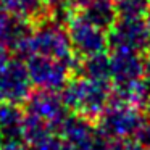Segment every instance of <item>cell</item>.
Wrapping results in <instances>:
<instances>
[{
	"instance_id": "7402d4cb",
	"label": "cell",
	"mask_w": 150,
	"mask_h": 150,
	"mask_svg": "<svg viewBox=\"0 0 150 150\" xmlns=\"http://www.w3.org/2000/svg\"><path fill=\"white\" fill-rule=\"evenodd\" d=\"M145 150H150V147H147V149H145Z\"/></svg>"
},
{
	"instance_id": "603a6c76",
	"label": "cell",
	"mask_w": 150,
	"mask_h": 150,
	"mask_svg": "<svg viewBox=\"0 0 150 150\" xmlns=\"http://www.w3.org/2000/svg\"><path fill=\"white\" fill-rule=\"evenodd\" d=\"M0 49H2V47H0Z\"/></svg>"
},
{
	"instance_id": "ffe728a7",
	"label": "cell",
	"mask_w": 150,
	"mask_h": 150,
	"mask_svg": "<svg viewBox=\"0 0 150 150\" xmlns=\"http://www.w3.org/2000/svg\"><path fill=\"white\" fill-rule=\"evenodd\" d=\"M145 21H147V26H149V29H150V13H149V16H147Z\"/></svg>"
},
{
	"instance_id": "9a60e30c",
	"label": "cell",
	"mask_w": 150,
	"mask_h": 150,
	"mask_svg": "<svg viewBox=\"0 0 150 150\" xmlns=\"http://www.w3.org/2000/svg\"><path fill=\"white\" fill-rule=\"evenodd\" d=\"M94 0H66V7H69L71 10L82 11L84 8H87Z\"/></svg>"
},
{
	"instance_id": "5bb4252c",
	"label": "cell",
	"mask_w": 150,
	"mask_h": 150,
	"mask_svg": "<svg viewBox=\"0 0 150 150\" xmlns=\"http://www.w3.org/2000/svg\"><path fill=\"white\" fill-rule=\"evenodd\" d=\"M134 140H137V142H139L142 147H145V149L150 147V121L147 120V118L142 123V126L139 127V131L136 132Z\"/></svg>"
},
{
	"instance_id": "7a4b0ae2",
	"label": "cell",
	"mask_w": 150,
	"mask_h": 150,
	"mask_svg": "<svg viewBox=\"0 0 150 150\" xmlns=\"http://www.w3.org/2000/svg\"><path fill=\"white\" fill-rule=\"evenodd\" d=\"M33 55H44L62 60L74 68H78V58L73 50L71 40L68 36V29L62 26V23L53 20H44L31 31L28 39L24 57L29 58Z\"/></svg>"
},
{
	"instance_id": "e0dca14e",
	"label": "cell",
	"mask_w": 150,
	"mask_h": 150,
	"mask_svg": "<svg viewBox=\"0 0 150 150\" xmlns=\"http://www.w3.org/2000/svg\"><path fill=\"white\" fill-rule=\"evenodd\" d=\"M120 150H145V147H142L137 140L131 139V140H124V144L121 145Z\"/></svg>"
},
{
	"instance_id": "9c48e42d",
	"label": "cell",
	"mask_w": 150,
	"mask_h": 150,
	"mask_svg": "<svg viewBox=\"0 0 150 150\" xmlns=\"http://www.w3.org/2000/svg\"><path fill=\"white\" fill-rule=\"evenodd\" d=\"M76 69L84 78L100 82H111V60L105 52L81 58Z\"/></svg>"
},
{
	"instance_id": "3957f363",
	"label": "cell",
	"mask_w": 150,
	"mask_h": 150,
	"mask_svg": "<svg viewBox=\"0 0 150 150\" xmlns=\"http://www.w3.org/2000/svg\"><path fill=\"white\" fill-rule=\"evenodd\" d=\"M145 121V115L140 108L118 100L111 95L110 103L103 110L95 123L97 127L107 139L111 140H131L142 123Z\"/></svg>"
},
{
	"instance_id": "30bf717a",
	"label": "cell",
	"mask_w": 150,
	"mask_h": 150,
	"mask_svg": "<svg viewBox=\"0 0 150 150\" xmlns=\"http://www.w3.org/2000/svg\"><path fill=\"white\" fill-rule=\"evenodd\" d=\"M81 15L105 31L110 29L118 18L113 0H94L87 8L81 11Z\"/></svg>"
},
{
	"instance_id": "52a82bcc",
	"label": "cell",
	"mask_w": 150,
	"mask_h": 150,
	"mask_svg": "<svg viewBox=\"0 0 150 150\" xmlns=\"http://www.w3.org/2000/svg\"><path fill=\"white\" fill-rule=\"evenodd\" d=\"M111 50L144 53L150 49V29L145 20H118L107 31Z\"/></svg>"
},
{
	"instance_id": "ba28073f",
	"label": "cell",
	"mask_w": 150,
	"mask_h": 150,
	"mask_svg": "<svg viewBox=\"0 0 150 150\" xmlns=\"http://www.w3.org/2000/svg\"><path fill=\"white\" fill-rule=\"evenodd\" d=\"M111 60V84L115 91H123L144 79L142 53L129 50H113Z\"/></svg>"
},
{
	"instance_id": "2e32d148",
	"label": "cell",
	"mask_w": 150,
	"mask_h": 150,
	"mask_svg": "<svg viewBox=\"0 0 150 150\" xmlns=\"http://www.w3.org/2000/svg\"><path fill=\"white\" fill-rule=\"evenodd\" d=\"M142 62H144V79L150 82V49L142 53Z\"/></svg>"
},
{
	"instance_id": "44dd1931",
	"label": "cell",
	"mask_w": 150,
	"mask_h": 150,
	"mask_svg": "<svg viewBox=\"0 0 150 150\" xmlns=\"http://www.w3.org/2000/svg\"><path fill=\"white\" fill-rule=\"evenodd\" d=\"M2 144H4V137H2V134H0V147H2Z\"/></svg>"
},
{
	"instance_id": "8fae6325",
	"label": "cell",
	"mask_w": 150,
	"mask_h": 150,
	"mask_svg": "<svg viewBox=\"0 0 150 150\" xmlns=\"http://www.w3.org/2000/svg\"><path fill=\"white\" fill-rule=\"evenodd\" d=\"M0 7L8 11L11 16L26 21L40 18L45 10L42 0H0Z\"/></svg>"
},
{
	"instance_id": "8992f818",
	"label": "cell",
	"mask_w": 150,
	"mask_h": 150,
	"mask_svg": "<svg viewBox=\"0 0 150 150\" xmlns=\"http://www.w3.org/2000/svg\"><path fill=\"white\" fill-rule=\"evenodd\" d=\"M23 110L26 115L36 118L47 127H50L53 132H58L62 124L71 113L63 102L60 92H50L42 89L31 92L23 103Z\"/></svg>"
},
{
	"instance_id": "7c38bea8",
	"label": "cell",
	"mask_w": 150,
	"mask_h": 150,
	"mask_svg": "<svg viewBox=\"0 0 150 150\" xmlns=\"http://www.w3.org/2000/svg\"><path fill=\"white\" fill-rule=\"evenodd\" d=\"M120 20H145L149 16L150 0H113Z\"/></svg>"
},
{
	"instance_id": "6da1fadb",
	"label": "cell",
	"mask_w": 150,
	"mask_h": 150,
	"mask_svg": "<svg viewBox=\"0 0 150 150\" xmlns=\"http://www.w3.org/2000/svg\"><path fill=\"white\" fill-rule=\"evenodd\" d=\"M60 95L71 113L97 121L111 100L113 84L94 81L79 74L69 79Z\"/></svg>"
},
{
	"instance_id": "ac0fdd59",
	"label": "cell",
	"mask_w": 150,
	"mask_h": 150,
	"mask_svg": "<svg viewBox=\"0 0 150 150\" xmlns=\"http://www.w3.org/2000/svg\"><path fill=\"white\" fill-rule=\"evenodd\" d=\"M42 4L49 8H58V10H62V7L66 5V0H42Z\"/></svg>"
},
{
	"instance_id": "4fadbf2b",
	"label": "cell",
	"mask_w": 150,
	"mask_h": 150,
	"mask_svg": "<svg viewBox=\"0 0 150 150\" xmlns=\"http://www.w3.org/2000/svg\"><path fill=\"white\" fill-rule=\"evenodd\" d=\"M28 150H66V147L60 134L50 132L34 142L28 144Z\"/></svg>"
},
{
	"instance_id": "d6986e66",
	"label": "cell",
	"mask_w": 150,
	"mask_h": 150,
	"mask_svg": "<svg viewBox=\"0 0 150 150\" xmlns=\"http://www.w3.org/2000/svg\"><path fill=\"white\" fill-rule=\"evenodd\" d=\"M144 115H145V118L150 121V95H149V100H147L145 107H144Z\"/></svg>"
},
{
	"instance_id": "277c9868",
	"label": "cell",
	"mask_w": 150,
	"mask_h": 150,
	"mask_svg": "<svg viewBox=\"0 0 150 150\" xmlns=\"http://www.w3.org/2000/svg\"><path fill=\"white\" fill-rule=\"evenodd\" d=\"M26 68L34 87L50 92H62L76 69L66 62L44 55L29 57L26 60Z\"/></svg>"
},
{
	"instance_id": "5b68a950",
	"label": "cell",
	"mask_w": 150,
	"mask_h": 150,
	"mask_svg": "<svg viewBox=\"0 0 150 150\" xmlns=\"http://www.w3.org/2000/svg\"><path fill=\"white\" fill-rule=\"evenodd\" d=\"M68 36L78 58L103 53L108 49L107 31L89 21L81 13L68 16Z\"/></svg>"
}]
</instances>
